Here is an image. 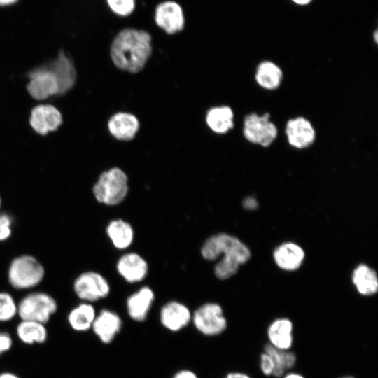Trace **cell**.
<instances>
[{"instance_id":"cell-8","label":"cell","mask_w":378,"mask_h":378,"mask_svg":"<svg viewBox=\"0 0 378 378\" xmlns=\"http://www.w3.org/2000/svg\"><path fill=\"white\" fill-rule=\"evenodd\" d=\"M192 321L195 328L207 336L220 335L227 328L222 307L213 302L205 303L197 308L193 314Z\"/></svg>"},{"instance_id":"cell-27","label":"cell","mask_w":378,"mask_h":378,"mask_svg":"<svg viewBox=\"0 0 378 378\" xmlns=\"http://www.w3.org/2000/svg\"><path fill=\"white\" fill-rule=\"evenodd\" d=\"M263 351L267 353L273 360V377H281L291 370L297 362L296 355L290 350L278 349L267 343L264 346Z\"/></svg>"},{"instance_id":"cell-34","label":"cell","mask_w":378,"mask_h":378,"mask_svg":"<svg viewBox=\"0 0 378 378\" xmlns=\"http://www.w3.org/2000/svg\"><path fill=\"white\" fill-rule=\"evenodd\" d=\"M243 205L246 209H255L258 206V203L254 198L247 197L244 200Z\"/></svg>"},{"instance_id":"cell-2","label":"cell","mask_w":378,"mask_h":378,"mask_svg":"<svg viewBox=\"0 0 378 378\" xmlns=\"http://www.w3.org/2000/svg\"><path fill=\"white\" fill-rule=\"evenodd\" d=\"M201 254L206 260L213 261L223 255L214 267L216 276L227 279L234 275L240 265L247 262L251 253L248 248L238 238L226 233L210 236L201 248Z\"/></svg>"},{"instance_id":"cell-7","label":"cell","mask_w":378,"mask_h":378,"mask_svg":"<svg viewBox=\"0 0 378 378\" xmlns=\"http://www.w3.org/2000/svg\"><path fill=\"white\" fill-rule=\"evenodd\" d=\"M270 116L268 113L262 115L252 113L245 116L243 134L249 142L268 147L274 141L277 128Z\"/></svg>"},{"instance_id":"cell-35","label":"cell","mask_w":378,"mask_h":378,"mask_svg":"<svg viewBox=\"0 0 378 378\" xmlns=\"http://www.w3.org/2000/svg\"><path fill=\"white\" fill-rule=\"evenodd\" d=\"M225 378H251L248 374L241 372L228 373Z\"/></svg>"},{"instance_id":"cell-41","label":"cell","mask_w":378,"mask_h":378,"mask_svg":"<svg viewBox=\"0 0 378 378\" xmlns=\"http://www.w3.org/2000/svg\"><path fill=\"white\" fill-rule=\"evenodd\" d=\"M374 38H375V41L377 42V31H375Z\"/></svg>"},{"instance_id":"cell-5","label":"cell","mask_w":378,"mask_h":378,"mask_svg":"<svg viewBox=\"0 0 378 378\" xmlns=\"http://www.w3.org/2000/svg\"><path fill=\"white\" fill-rule=\"evenodd\" d=\"M57 309V300L43 291L29 293L18 302V316L20 320L47 324Z\"/></svg>"},{"instance_id":"cell-20","label":"cell","mask_w":378,"mask_h":378,"mask_svg":"<svg viewBox=\"0 0 378 378\" xmlns=\"http://www.w3.org/2000/svg\"><path fill=\"white\" fill-rule=\"evenodd\" d=\"M153 291L148 286L141 288L127 300L129 316L136 321H144L154 301Z\"/></svg>"},{"instance_id":"cell-37","label":"cell","mask_w":378,"mask_h":378,"mask_svg":"<svg viewBox=\"0 0 378 378\" xmlns=\"http://www.w3.org/2000/svg\"><path fill=\"white\" fill-rule=\"evenodd\" d=\"M281 378H305L303 375L300 373L288 372L284 374Z\"/></svg>"},{"instance_id":"cell-18","label":"cell","mask_w":378,"mask_h":378,"mask_svg":"<svg viewBox=\"0 0 378 378\" xmlns=\"http://www.w3.org/2000/svg\"><path fill=\"white\" fill-rule=\"evenodd\" d=\"M293 325L287 318L273 321L268 326L267 336L273 347L281 350H290L293 344Z\"/></svg>"},{"instance_id":"cell-12","label":"cell","mask_w":378,"mask_h":378,"mask_svg":"<svg viewBox=\"0 0 378 378\" xmlns=\"http://www.w3.org/2000/svg\"><path fill=\"white\" fill-rule=\"evenodd\" d=\"M44 68L55 77L59 87L58 95L64 94L74 86L76 70L72 60L63 50H60L57 57Z\"/></svg>"},{"instance_id":"cell-26","label":"cell","mask_w":378,"mask_h":378,"mask_svg":"<svg viewBox=\"0 0 378 378\" xmlns=\"http://www.w3.org/2000/svg\"><path fill=\"white\" fill-rule=\"evenodd\" d=\"M352 281L359 293L372 295L377 292L378 279L374 270L365 265H360L354 271Z\"/></svg>"},{"instance_id":"cell-40","label":"cell","mask_w":378,"mask_h":378,"mask_svg":"<svg viewBox=\"0 0 378 378\" xmlns=\"http://www.w3.org/2000/svg\"><path fill=\"white\" fill-rule=\"evenodd\" d=\"M339 378H356V377L351 375H345V376L340 377Z\"/></svg>"},{"instance_id":"cell-39","label":"cell","mask_w":378,"mask_h":378,"mask_svg":"<svg viewBox=\"0 0 378 378\" xmlns=\"http://www.w3.org/2000/svg\"><path fill=\"white\" fill-rule=\"evenodd\" d=\"M292 1L299 5H306L312 1V0H292Z\"/></svg>"},{"instance_id":"cell-10","label":"cell","mask_w":378,"mask_h":378,"mask_svg":"<svg viewBox=\"0 0 378 378\" xmlns=\"http://www.w3.org/2000/svg\"><path fill=\"white\" fill-rule=\"evenodd\" d=\"M27 90L34 99L41 101L58 94L59 87L52 73L44 67L30 71Z\"/></svg>"},{"instance_id":"cell-33","label":"cell","mask_w":378,"mask_h":378,"mask_svg":"<svg viewBox=\"0 0 378 378\" xmlns=\"http://www.w3.org/2000/svg\"><path fill=\"white\" fill-rule=\"evenodd\" d=\"M173 378H197V375L192 371L183 370L178 372Z\"/></svg>"},{"instance_id":"cell-31","label":"cell","mask_w":378,"mask_h":378,"mask_svg":"<svg viewBox=\"0 0 378 378\" xmlns=\"http://www.w3.org/2000/svg\"><path fill=\"white\" fill-rule=\"evenodd\" d=\"M260 368L264 375L273 376L274 371L273 360L270 356L264 351L260 356Z\"/></svg>"},{"instance_id":"cell-17","label":"cell","mask_w":378,"mask_h":378,"mask_svg":"<svg viewBox=\"0 0 378 378\" xmlns=\"http://www.w3.org/2000/svg\"><path fill=\"white\" fill-rule=\"evenodd\" d=\"M110 133L120 141L133 139L139 129L137 118L130 113L119 112L113 115L108 122Z\"/></svg>"},{"instance_id":"cell-21","label":"cell","mask_w":378,"mask_h":378,"mask_svg":"<svg viewBox=\"0 0 378 378\" xmlns=\"http://www.w3.org/2000/svg\"><path fill=\"white\" fill-rule=\"evenodd\" d=\"M95 317L96 312L92 304L83 302L69 312L66 320L74 331L83 332L92 328Z\"/></svg>"},{"instance_id":"cell-15","label":"cell","mask_w":378,"mask_h":378,"mask_svg":"<svg viewBox=\"0 0 378 378\" xmlns=\"http://www.w3.org/2000/svg\"><path fill=\"white\" fill-rule=\"evenodd\" d=\"M122 327V321L115 312L102 309L94 320L92 329L95 335L104 344L111 343Z\"/></svg>"},{"instance_id":"cell-19","label":"cell","mask_w":378,"mask_h":378,"mask_svg":"<svg viewBox=\"0 0 378 378\" xmlns=\"http://www.w3.org/2000/svg\"><path fill=\"white\" fill-rule=\"evenodd\" d=\"M17 338L24 344H45L49 336L46 324L34 321L20 320L15 327Z\"/></svg>"},{"instance_id":"cell-32","label":"cell","mask_w":378,"mask_h":378,"mask_svg":"<svg viewBox=\"0 0 378 378\" xmlns=\"http://www.w3.org/2000/svg\"><path fill=\"white\" fill-rule=\"evenodd\" d=\"M13 346V339L11 335L6 331L0 330V358L8 352Z\"/></svg>"},{"instance_id":"cell-24","label":"cell","mask_w":378,"mask_h":378,"mask_svg":"<svg viewBox=\"0 0 378 378\" xmlns=\"http://www.w3.org/2000/svg\"><path fill=\"white\" fill-rule=\"evenodd\" d=\"M234 114L227 106L210 108L206 116L208 126L216 133L225 134L234 127Z\"/></svg>"},{"instance_id":"cell-25","label":"cell","mask_w":378,"mask_h":378,"mask_svg":"<svg viewBox=\"0 0 378 378\" xmlns=\"http://www.w3.org/2000/svg\"><path fill=\"white\" fill-rule=\"evenodd\" d=\"M255 77L260 87L268 90H274L279 87L283 79V72L272 62L264 61L258 64Z\"/></svg>"},{"instance_id":"cell-13","label":"cell","mask_w":378,"mask_h":378,"mask_svg":"<svg viewBox=\"0 0 378 378\" xmlns=\"http://www.w3.org/2000/svg\"><path fill=\"white\" fill-rule=\"evenodd\" d=\"M286 134L288 143L297 148H305L315 140L316 132L312 123L304 117L289 120L286 125Z\"/></svg>"},{"instance_id":"cell-38","label":"cell","mask_w":378,"mask_h":378,"mask_svg":"<svg viewBox=\"0 0 378 378\" xmlns=\"http://www.w3.org/2000/svg\"><path fill=\"white\" fill-rule=\"evenodd\" d=\"M18 0H0V6H6L14 4Z\"/></svg>"},{"instance_id":"cell-14","label":"cell","mask_w":378,"mask_h":378,"mask_svg":"<svg viewBox=\"0 0 378 378\" xmlns=\"http://www.w3.org/2000/svg\"><path fill=\"white\" fill-rule=\"evenodd\" d=\"M119 274L129 283L143 281L148 272L147 262L136 253H127L122 255L116 265Z\"/></svg>"},{"instance_id":"cell-4","label":"cell","mask_w":378,"mask_h":378,"mask_svg":"<svg viewBox=\"0 0 378 378\" xmlns=\"http://www.w3.org/2000/svg\"><path fill=\"white\" fill-rule=\"evenodd\" d=\"M128 190L127 176L118 167L103 172L92 187L97 201L108 206L121 203L126 197Z\"/></svg>"},{"instance_id":"cell-30","label":"cell","mask_w":378,"mask_h":378,"mask_svg":"<svg viewBox=\"0 0 378 378\" xmlns=\"http://www.w3.org/2000/svg\"><path fill=\"white\" fill-rule=\"evenodd\" d=\"M13 218L6 212H0V242L8 240L12 234Z\"/></svg>"},{"instance_id":"cell-36","label":"cell","mask_w":378,"mask_h":378,"mask_svg":"<svg viewBox=\"0 0 378 378\" xmlns=\"http://www.w3.org/2000/svg\"><path fill=\"white\" fill-rule=\"evenodd\" d=\"M0 378H21L18 374L10 371L0 372Z\"/></svg>"},{"instance_id":"cell-29","label":"cell","mask_w":378,"mask_h":378,"mask_svg":"<svg viewBox=\"0 0 378 378\" xmlns=\"http://www.w3.org/2000/svg\"><path fill=\"white\" fill-rule=\"evenodd\" d=\"M110 10L120 17H127L133 13L136 8L135 0H106Z\"/></svg>"},{"instance_id":"cell-28","label":"cell","mask_w":378,"mask_h":378,"mask_svg":"<svg viewBox=\"0 0 378 378\" xmlns=\"http://www.w3.org/2000/svg\"><path fill=\"white\" fill-rule=\"evenodd\" d=\"M18 316V302L6 291H0V323H7Z\"/></svg>"},{"instance_id":"cell-1","label":"cell","mask_w":378,"mask_h":378,"mask_svg":"<svg viewBox=\"0 0 378 378\" xmlns=\"http://www.w3.org/2000/svg\"><path fill=\"white\" fill-rule=\"evenodd\" d=\"M152 50V37L148 31L125 28L113 38L110 55L118 69L136 74L144 68Z\"/></svg>"},{"instance_id":"cell-23","label":"cell","mask_w":378,"mask_h":378,"mask_svg":"<svg viewBox=\"0 0 378 378\" xmlns=\"http://www.w3.org/2000/svg\"><path fill=\"white\" fill-rule=\"evenodd\" d=\"M106 232L113 245L118 249L128 248L134 239L132 225L122 219L111 220L107 225Z\"/></svg>"},{"instance_id":"cell-22","label":"cell","mask_w":378,"mask_h":378,"mask_svg":"<svg viewBox=\"0 0 378 378\" xmlns=\"http://www.w3.org/2000/svg\"><path fill=\"white\" fill-rule=\"evenodd\" d=\"M304 258L303 250L297 244L286 243L274 252V259L276 265L285 270H295L302 264Z\"/></svg>"},{"instance_id":"cell-11","label":"cell","mask_w":378,"mask_h":378,"mask_svg":"<svg viewBox=\"0 0 378 378\" xmlns=\"http://www.w3.org/2000/svg\"><path fill=\"white\" fill-rule=\"evenodd\" d=\"M62 122V113L53 105L39 104L31 111L30 126L40 135H46L49 132L57 130Z\"/></svg>"},{"instance_id":"cell-9","label":"cell","mask_w":378,"mask_h":378,"mask_svg":"<svg viewBox=\"0 0 378 378\" xmlns=\"http://www.w3.org/2000/svg\"><path fill=\"white\" fill-rule=\"evenodd\" d=\"M154 20L158 27L170 35L181 31L185 26L183 9L178 2L172 0L164 1L157 5Z\"/></svg>"},{"instance_id":"cell-3","label":"cell","mask_w":378,"mask_h":378,"mask_svg":"<svg viewBox=\"0 0 378 378\" xmlns=\"http://www.w3.org/2000/svg\"><path fill=\"white\" fill-rule=\"evenodd\" d=\"M42 263L34 255L24 254L14 258L10 262L7 277L9 284L15 290L32 289L45 277Z\"/></svg>"},{"instance_id":"cell-6","label":"cell","mask_w":378,"mask_h":378,"mask_svg":"<svg viewBox=\"0 0 378 378\" xmlns=\"http://www.w3.org/2000/svg\"><path fill=\"white\" fill-rule=\"evenodd\" d=\"M73 290L80 300L91 303L107 297L110 293V286L101 274L87 271L75 279Z\"/></svg>"},{"instance_id":"cell-42","label":"cell","mask_w":378,"mask_h":378,"mask_svg":"<svg viewBox=\"0 0 378 378\" xmlns=\"http://www.w3.org/2000/svg\"><path fill=\"white\" fill-rule=\"evenodd\" d=\"M1 204H2V200H1V197L0 196V209H1Z\"/></svg>"},{"instance_id":"cell-16","label":"cell","mask_w":378,"mask_h":378,"mask_svg":"<svg viewBox=\"0 0 378 378\" xmlns=\"http://www.w3.org/2000/svg\"><path fill=\"white\" fill-rule=\"evenodd\" d=\"M192 314L183 304L171 301L165 304L160 311V321L167 329L176 332L186 327L190 321Z\"/></svg>"}]
</instances>
